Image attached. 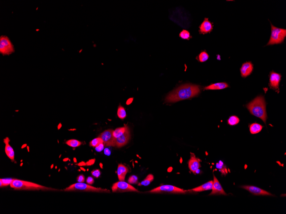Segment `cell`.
Wrapping results in <instances>:
<instances>
[{"instance_id":"6da1fadb","label":"cell","mask_w":286,"mask_h":214,"mask_svg":"<svg viewBox=\"0 0 286 214\" xmlns=\"http://www.w3.org/2000/svg\"><path fill=\"white\" fill-rule=\"evenodd\" d=\"M200 93V86L194 84H183L171 92L166 97L165 101L176 102L197 96Z\"/></svg>"},{"instance_id":"7a4b0ae2","label":"cell","mask_w":286,"mask_h":214,"mask_svg":"<svg viewBox=\"0 0 286 214\" xmlns=\"http://www.w3.org/2000/svg\"><path fill=\"white\" fill-rule=\"evenodd\" d=\"M251 114L260 118L266 124L267 119L266 103L262 95L258 96L246 106Z\"/></svg>"},{"instance_id":"3957f363","label":"cell","mask_w":286,"mask_h":214,"mask_svg":"<svg viewBox=\"0 0 286 214\" xmlns=\"http://www.w3.org/2000/svg\"><path fill=\"white\" fill-rule=\"evenodd\" d=\"M12 188L17 190H55L54 189L46 186L30 182L13 179L10 185Z\"/></svg>"},{"instance_id":"277c9868","label":"cell","mask_w":286,"mask_h":214,"mask_svg":"<svg viewBox=\"0 0 286 214\" xmlns=\"http://www.w3.org/2000/svg\"><path fill=\"white\" fill-rule=\"evenodd\" d=\"M270 22L271 25V36L266 46L283 43L286 36V30L275 27Z\"/></svg>"},{"instance_id":"5b68a950","label":"cell","mask_w":286,"mask_h":214,"mask_svg":"<svg viewBox=\"0 0 286 214\" xmlns=\"http://www.w3.org/2000/svg\"><path fill=\"white\" fill-rule=\"evenodd\" d=\"M64 191H83L88 192H110V191L103 189L100 188L95 187L83 182H78L70 185L68 187L64 189Z\"/></svg>"},{"instance_id":"8992f818","label":"cell","mask_w":286,"mask_h":214,"mask_svg":"<svg viewBox=\"0 0 286 214\" xmlns=\"http://www.w3.org/2000/svg\"><path fill=\"white\" fill-rule=\"evenodd\" d=\"M189 190L183 189L171 185H163L149 191L150 193H169L173 194H185Z\"/></svg>"},{"instance_id":"52a82bcc","label":"cell","mask_w":286,"mask_h":214,"mask_svg":"<svg viewBox=\"0 0 286 214\" xmlns=\"http://www.w3.org/2000/svg\"><path fill=\"white\" fill-rule=\"evenodd\" d=\"M14 51L13 45L8 37L2 36L0 37V53L3 55H9Z\"/></svg>"},{"instance_id":"ba28073f","label":"cell","mask_w":286,"mask_h":214,"mask_svg":"<svg viewBox=\"0 0 286 214\" xmlns=\"http://www.w3.org/2000/svg\"><path fill=\"white\" fill-rule=\"evenodd\" d=\"M111 189L113 192H124L128 191L140 192L129 183L125 182L124 181H120L114 183L111 187Z\"/></svg>"},{"instance_id":"9c48e42d","label":"cell","mask_w":286,"mask_h":214,"mask_svg":"<svg viewBox=\"0 0 286 214\" xmlns=\"http://www.w3.org/2000/svg\"><path fill=\"white\" fill-rule=\"evenodd\" d=\"M113 130L111 129L105 130L99 136L103 142L105 146H116L115 138L113 135Z\"/></svg>"},{"instance_id":"30bf717a","label":"cell","mask_w":286,"mask_h":214,"mask_svg":"<svg viewBox=\"0 0 286 214\" xmlns=\"http://www.w3.org/2000/svg\"><path fill=\"white\" fill-rule=\"evenodd\" d=\"M281 74L271 71L269 74V87L270 88L275 90L279 93V84L281 81Z\"/></svg>"},{"instance_id":"8fae6325","label":"cell","mask_w":286,"mask_h":214,"mask_svg":"<svg viewBox=\"0 0 286 214\" xmlns=\"http://www.w3.org/2000/svg\"><path fill=\"white\" fill-rule=\"evenodd\" d=\"M241 188L248 191L249 192L254 195L257 196H273V194L269 192L263 190L261 189L252 186H243L240 187Z\"/></svg>"},{"instance_id":"7c38bea8","label":"cell","mask_w":286,"mask_h":214,"mask_svg":"<svg viewBox=\"0 0 286 214\" xmlns=\"http://www.w3.org/2000/svg\"><path fill=\"white\" fill-rule=\"evenodd\" d=\"M130 138V129L127 126L124 133L118 138H116V146L117 148H120L125 146L129 142Z\"/></svg>"},{"instance_id":"4fadbf2b","label":"cell","mask_w":286,"mask_h":214,"mask_svg":"<svg viewBox=\"0 0 286 214\" xmlns=\"http://www.w3.org/2000/svg\"><path fill=\"white\" fill-rule=\"evenodd\" d=\"M201 160L197 158L194 154L191 153V157L188 161V166L191 171L195 174L197 170L201 167L200 162Z\"/></svg>"},{"instance_id":"5bb4252c","label":"cell","mask_w":286,"mask_h":214,"mask_svg":"<svg viewBox=\"0 0 286 214\" xmlns=\"http://www.w3.org/2000/svg\"><path fill=\"white\" fill-rule=\"evenodd\" d=\"M212 191L209 195H227L225 191L223 189L222 186L221 185L219 181L214 175L213 176V185H212Z\"/></svg>"},{"instance_id":"9a60e30c","label":"cell","mask_w":286,"mask_h":214,"mask_svg":"<svg viewBox=\"0 0 286 214\" xmlns=\"http://www.w3.org/2000/svg\"><path fill=\"white\" fill-rule=\"evenodd\" d=\"M199 32L200 34H205L210 33L213 30V23L209 20L208 18H205L203 22L199 26Z\"/></svg>"},{"instance_id":"2e32d148","label":"cell","mask_w":286,"mask_h":214,"mask_svg":"<svg viewBox=\"0 0 286 214\" xmlns=\"http://www.w3.org/2000/svg\"><path fill=\"white\" fill-rule=\"evenodd\" d=\"M254 69L253 64L251 62H247L243 63L240 68L241 76L242 77H247L253 72Z\"/></svg>"},{"instance_id":"e0dca14e","label":"cell","mask_w":286,"mask_h":214,"mask_svg":"<svg viewBox=\"0 0 286 214\" xmlns=\"http://www.w3.org/2000/svg\"><path fill=\"white\" fill-rule=\"evenodd\" d=\"M10 140L8 137L3 140V142L5 144V151L7 156L12 162L15 161V153L13 148L9 144Z\"/></svg>"},{"instance_id":"ac0fdd59","label":"cell","mask_w":286,"mask_h":214,"mask_svg":"<svg viewBox=\"0 0 286 214\" xmlns=\"http://www.w3.org/2000/svg\"><path fill=\"white\" fill-rule=\"evenodd\" d=\"M129 171V169L122 164L118 165L117 174L118 179L120 181H124L125 176Z\"/></svg>"},{"instance_id":"d6986e66","label":"cell","mask_w":286,"mask_h":214,"mask_svg":"<svg viewBox=\"0 0 286 214\" xmlns=\"http://www.w3.org/2000/svg\"><path fill=\"white\" fill-rule=\"evenodd\" d=\"M212 185H213V181H210L201 186L197 187L193 189L189 190V191L192 192H200L210 190L212 189Z\"/></svg>"},{"instance_id":"ffe728a7","label":"cell","mask_w":286,"mask_h":214,"mask_svg":"<svg viewBox=\"0 0 286 214\" xmlns=\"http://www.w3.org/2000/svg\"><path fill=\"white\" fill-rule=\"evenodd\" d=\"M229 86L227 83L221 82L211 84L205 87L204 89L206 90H221L229 87Z\"/></svg>"},{"instance_id":"44dd1931","label":"cell","mask_w":286,"mask_h":214,"mask_svg":"<svg viewBox=\"0 0 286 214\" xmlns=\"http://www.w3.org/2000/svg\"><path fill=\"white\" fill-rule=\"evenodd\" d=\"M250 133L252 134H255L260 133L262 130L263 127L259 123H253L249 126Z\"/></svg>"},{"instance_id":"7402d4cb","label":"cell","mask_w":286,"mask_h":214,"mask_svg":"<svg viewBox=\"0 0 286 214\" xmlns=\"http://www.w3.org/2000/svg\"><path fill=\"white\" fill-rule=\"evenodd\" d=\"M154 176L152 174H149L147 176L145 179L141 182L140 183H138V186H148L150 184L151 182L154 180Z\"/></svg>"},{"instance_id":"603a6c76","label":"cell","mask_w":286,"mask_h":214,"mask_svg":"<svg viewBox=\"0 0 286 214\" xmlns=\"http://www.w3.org/2000/svg\"><path fill=\"white\" fill-rule=\"evenodd\" d=\"M127 127V125H125L124 127L117 128L115 130H113V135L114 137L116 139L122 135L125 132Z\"/></svg>"},{"instance_id":"cb8c5ba5","label":"cell","mask_w":286,"mask_h":214,"mask_svg":"<svg viewBox=\"0 0 286 214\" xmlns=\"http://www.w3.org/2000/svg\"><path fill=\"white\" fill-rule=\"evenodd\" d=\"M209 58V54L205 50H204V51H201L196 58L200 62H204L207 61Z\"/></svg>"},{"instance_id":"d4e9b609","label":"cell","mask_w":286,"mask_h":214,"mask_svg":"<svg viewBox=\"0 0 286 214\" xmlns=\"http://www.w3.org/2000/svg\"><path fill=\"white\" fill-rule=\"evenodd\" d=\"M117 116L119 119H124L126 117V113L123 107L119 105L118 107L117 113Z\"/></svg>"},{"instance_id":"484cf974","label":"cell","mask_w":286,"mask_h":214,"mask_svg":"<svg viewBox=\"0 0 286 214\" xmlns=\"http://www.w3.org/2000/svg\"><path fill=\"white\" fill-rule=\"evenodd\" d=\"M66 144H67L68 146L72 147L73 148H77L79 147L82 144V143L79 141L76 140H69L67 141L66 142Z\"/></svg>"},{"instance_id":"4316f807","label":"cell","mask_w":286,"mask_h":214,"mask_svg":"<svg viewBox=\"0 0 286 214\" xmlns=\"http://www.w3.org/2000/svg\"><path fill=\"white\" fill-rule=\"evenodd\" d=\"M239 122V119L238 117L235 115L231 116L227 120V123L231 126L237 125Z\"/></svg>"},{"instance_id":"83f0119b","label":"cell","mask_w":286,"mask_h":214,"mask_svg":"<svg viewBox=\"0 0 286 214\" xmlns=\"http://www.w3.org/2000/svg\"><path fill=\"white\" fill-rule=\"evenodd\" d=\"M179 36L183 40H189L192 38V36L190 35L189 31L185 30H183L180 32Z\"/></svg>"},{"instance_id":"f1b7e54d","label":"cell","mask_w":286,"mask_h":214,"mask_svg":"<svg viewBox=\"0 0 286 214\" xmlns=\"http://www.w3.org/2000/svg\"><path fill=\"white\" fill-rule=\"evenodd\" d=\"M103 143V140L100 137H98L94 139L91 141H90V145L91 147L95 148L98 145H99L100 144Z\"/></svg>"},{"instance_id":"f546056e","label":"cell","mask_w":286,"mask_h":214,"mask_svg":"<svg viewBox=\"0 0 286 214\" xmlns=\"http://www.w3.org/2000/svg\"><path fill=\"white\" fill-rule=\"evenodd\" d=\"M13 179H1L0 180V186L1 187L2 186H10L11 182L13 181Z\"/></svg>"},{"instance_id":"4dcf8cb0","label":"cell","mask_w":286,"mask_h":214,"mask_svg":"<svg viewBox=\"0 0 286 214\" xmlns=\"http://www.w3.org/2000/svg\"><path fill=\"white\" fill-rule=\"evenodd\" d=\"M129 184H136L138 183V177L136 175L130 176L128 180Z\"/></svg>"},{"instance_id":"1f68e13d","label":"cell","mask_w":286,"mask_h":214,"mask_svg":"<svg viewBox=\"0 0 286 214\" xmlns=\"http://www.w3.org/2000/svg\"><path fill=\"white\" fill-rule=\"evenodd\" d=\"M91 174L93 176H94L96 178H98L101 175V172L99 169L94 170L93 171H91Z\"/></svg>"},{"instance_id":"d6a6232c","label":"cell","mask_w":286,"mask_h":214,"mask_svg":"<svg viewBox=\"0 0 286 214\" xmlns=\"http://www.w3.org/2000/svg\"><path fill=\"white\" fill-rule=\"evenodd\" d=\"M105 145L103 143L100 144L99 145H98L97 146L95 147V150L97 152H100L104 149V148Z\"/></svg>"},{"instance_id":"836d02e7","label":"cell","mask_w":286,"mask_h":214,"mask_svg":"<svg viewBox=\"0 0 286 214\" xmlns=\"http://www.w3.org/2000/svg\"><path fill=\"white\" fill-rule=\"evenodd\" d=\"M77 181L78 182H84L85 181V177L83 174L80 175L77 178Z\"/></svg>"},{"instance_id":"e575fe53","label":"cell","mask_w":286,"mask_h":214,"mask_svg":"<svg viewBox=\"0 0 286 214\" xmlns=\"http://www.w3.org/2000/svg\"><path fill=\"white\" fill-rule=\"evenodd\" d=\"M86 182L88 184L92 185L94 182V178L91 176H88L86 180Z\"/></svg>"},{"instance_id":"d590c367","label":"cell","mask_w":286,"mask_h":214,"mask_svg":"<svg viewBox=\"0 0 286 214\" xmlns=\"http://www.w3.org/2000/svg\"><path fill=\"white\" fill-rule=\"evenodd\" d=\"M95 159H92V160H89L86 163V166H90L93 165L94 164V163L95 162Z\"/></svg>"},{"instance_id":"8d00e7d4","label":"cell","mask_w":286,"mask_h":214,"mask_svg":"<svg viewBox=\"0 0 286 214\" xmlns=\"http://www.w3.org/2000/svg\"><path fill=\"white\" fill-rule=\"evenodd\" d=\"M104 154H105L107 156L110 155L111 154V151L109 150L108 148H105L104 150Z\"/></svg>"},{"instance_id":"74e56055","label":"cell","mask_w":286,"mask_h":214,"mask_svg":"<svg viewBox=\"0 0 286 214\" xmlns=\"http://www.w3.org/2000/svg\"><path fill=\"white\" fill-rule=\"evenodd\" d=\"M133 99L132 98H130V99H128V101H127V102H126V104H127V105L131 104V103H132V102L133 101Z\"/></svg>"},{"instance_id":"f35d334b","label":"cell","mask_w":286,"mask_h":214,"mask_svg":"<svg viewBox=\"0 0 286 214\" xmlns=\"http://www.w3.org/2000/svg\"><path fill=\"white\" fill-rule=\"evenodd\" d=\"M78 166H86V163H85V162H80V163H78Z\"/></svg>"},{"instance_id":"ab89813d","label":"cell","mask_w":286,"mask_h":214,"mask_svg":"<svg viewBox=\"0 0 286 214\" xmlns=\"http://www.w3.org/2000/svg\"><path fill=\"white\" fill-rule=\"evenodd\" d=\"M61 127H62L61 123H60V124H59V125H58V126H57V128H58V129H60L61 128Z\"/></svg>"},{"instance_id":"60d3db41","label":"cell","mask_w":286,"mask_h":214,"mask_svg":"<svg viewBox=\"0 0 286 214\" xmlns=\"http://www.w3.org/2000/svg\"><path fill=\"white\" fill-rule=\"evenodd\" d=\"M68 160H69V158H65V159H63V161L64 162H67V161Z\"/></svg>"},{"instance_id":"b9f144b4","label":"cell","mask_w":286,"mask_h":214,"mask_svg":"<svg viewBox=\"0 0 286 214\" xmlns=\"http://www.w3.org/2000/svg\"><path fill=\"white\" fill-rule=\"evenodd\" d=\"M99 165H100V168H101L103 169V164H102V163H100V164H99Z\"/></svg>"},{"instance_id":"7bdbcfd3","label":"cell","mask_w":286,"mask_h":214,"mask_svg":"<svg viewBox=\"0 0 286 214\" xmlns=\"http://www.w3.org/2000/svg\"><path fill=\"white\" fill-rule=\"evenodd\" d=\"M81 170H83V171H86V170L84 169V168H82V167H81Z\"/></svg>"},{"instance_id":"ee69618b","label":"cell","mask_w":286,"mask_h":214,"mask_svg":"<svg viewBox=\"0 0 286 214\" xmlns=\"http://www.w3.org/2000/svg\"><path fill=\"white\" fill-rule=\"evenodd\" d=\"M26 146H27V144H24V145H23V146H22V148H24V147H26Z\"/></svg>"},{"instance_id":"f6af8a7d","label":"cell","mask_w":286,"mask_h":214,"mask_svg":"<svg viewBox=\"0 0 286 214\" xmlns=\"http://www.w3.org/2000/svg\"><path fill=\"white\" fill-rule=\"evenodd\" d=\"M73 160H74V162H77L76 159V158H74V159H73Z\"/></svg>"},{"instance_id":"bcb514c9","label":"cell","mask_w":286,"mask_h":214,"mask_svg":"<svg viewBox=\"0 0 286 214\" xmlns=\"http://www.w3.org/2000/svg\"><path fill=\"white\" fill-rule=\"evenodd\" d=\"M76 130V129H69V130Z\"/></svg>"},{"instance_id":"7dc6e473","label":"cell","mask_w":286,"mask_h":214,"mask_svg":"<svg viewBox=\"0 0 286 214\" xmlns=\"http://www.w3.org/2000/svg\"><path fill=\"white\" fill-rule=\"evenodd\" d=\"M53 166H54V165H52V166H51V168L52 169V168H53Z\"/></svg>"}]
</instances>
